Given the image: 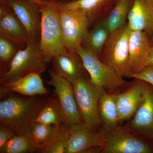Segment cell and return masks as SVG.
I'll use <instances>...</instances> for the list:
<instances>
[{
  "mask_svg": "<svg viewBox=\"0 0 153 153\" xmlns=\"http://www.w3.org/2000/svg\"><path fill=\"white\" fill-rule=\"evenodd\" d=\"M115 93L100 89L99 113L102 127L106 131L110 130L120 125Z\"/></svg>",
  "mask_w": 153,
  "mask_h": 153,
  "instance_id": "obj_19",
  "label": "cell"
},
{
  "mask_svg": "<svg viewBox=\"0 0 153 153\" xmlns=\"http://www.w3.org/2000/svg\"><path fill=\"white\" fill-rule=\"evenodd\" d=\"M104 143V129L94 131L84 123L70 126L65 153H100Z\"/></svg>",
  "mask_w": 153,
  "mask_h": 153,
  "instance_id": "obj_10",
  "label": "cell"
},
{
  "mask_svg": "<svg viewBox=\"0 0 153 153\" xmlns=\"http://www.w3.org/2000/svg\"><path fill=\"white\" fill-rule=\"evenodd\" d=\"M133 1L134 0H117L106 19L103 20L111 33L126 23Z\"/></svg>",
  "mask_w": 153,
  "mask_h": 153,
  "instance_id": "obj_24",
  "label": "cell"
},
{
  "mask_svg": "<svg viewBox=\"0 0 153 153\" xmlns=\"http://www.w3.org/2000/svg\"><path fill=\"white\" fill-rule=\"evenodd\" d=\"M70 126H63L56 137L53 141L42 149L38 150L37 152L41 153H65L67 142L69 136Z\"/></svg>",
  "mask_w": 153,
  "mask_h": 153,
  "instance_id": "obj_26",
  "label": "cell"
},
{
  "mask_svg": "<svg viewBox=\"0 0 153 153\" xmlns=\"http://www.w3.org/2000/svg\"><path fill=\"white\" fill-rule=\"evenodd\" d=\"M7 4L25 26L30 39L40 41L41 14L38 3L34 0H10Z\"/></svg>",
  "mask_w": 153,
  "mask_h": 153,
  "instance_id": "obj_12",
  "label": "cell"
},
{
  "mask_svg": "<svg viewBox=\"0 0 153 153\" xmlns=\"http://www.w3.org/2000/svg\"><path fill=\"white\" fill-rule=\"evenodd\" d=\"M131 78L141 79L153 86V66H146L139 73L132 74Z\"/></svg>",
  "mask_w": 153,
  "mask_h": 153,
  "instance_id": "obj_28",
  "label": "cell"
},
{
  "mask_svg": "<svg viewBox=\"0 0 153 153\" xmlns=\"http://www.w3.org/2000/svg\"><path fill=\"white\" fill-rule=\"evenodd\" d=\"M35 122L47 125L60 126L66 125L58 99L48 97L38 114Z\"/></svg>",
  "mask_w": 153,
  "mask_h": 153,
  "instance_id": "obj_21",
  "label": "cell"
},
{
  "mask_svg": "<svg viewBox=\"0 0 153 153\" xmlns=\"http://www.w3.org/2000/svg\"><path fill=\"white\" fill-rule=\"evenodd\" d=\"M15 134H16L11 129L0 124V150L3 149Z\"/></svg>",
  "mask_w": 153,
  "mask_h": 153,
  "instance_id": "obj_29",
  "label": "cell"
},
{
  "mask_svg": "<svg viewBox=\"0 0 153 153\" xmlns=\"http://www.w3.org/2000/svg\"><path fill=\"white\" fill-rule=\"evenodd\" d=\"M151 85L141 79H134L125 90L115 93L120 124L134 114Z\"/></svg>",
  "mask_w": 153,
  "mask_h": 153,
  "instance_id": "obj_11",
  "label": "cell"
},
{
  "mask_svg": "<svg viewBox=\"0 0 153 153\" xmlns=\"http://www.w3.org/2000/svg\"><path fill=\"white\" fill-rule=\"evenodd\" d=\"M10 92L29 97L44 95L48 93L40 74L35 73L28 74L13 82L1 84V95Z\"/></svg>",
  "mask_w": 153,
  "mask_h": 153,
  "instance_id": "obj_18",
  "label": "cell"
},
{
  "mask_svg": "<svg viewBox=\"0 0 153 153\" xmlns=\"http://www.w3.org/2000/svg\"><path fill=\"white\" fill-rule=\"evenodd\" d=\"M47 125L35 122L31 126L30 134L37 151L52 142L63 126Z\"/></svg>",
  "mask_w": 153,
  "mask_h": 153,
  "instance_id": "obj_22",
  "label": "cell"
},
{
  "mask_svg": "<svg viewBox=\"0 0 153 153\" xmlns=\"http://www.w3.org/2000/svg\"><path fill=\"white\" fill-rule=\"evenodd\" d=\"M59 7L65 48L76 52L85 42L89 33L88 19L81 10Z\"/></svg>",
  "mask_w": 153,
  "mask_h": 153,
  "instance_id": "obj_8",
  "label": "cell"
},
{
  "mask_svg": "<svg viewBox=\"0 0 153 153\" xmlns=\"http://www.w3.org/2000/svg\"><path fill=\"white\" fill-rule=\"evenodd\" d=\"M110 33L109 29L103 20L97 23L89 31L82 45L100 58Z\"/></svg>",
  "mask_w": 153,
  "mask_h": 153,
  "instance_id": "obj_23",
  "label": "cell"
},
{
  "mask_svg": "<svg viewBox=\"0 0 153 153\" xmlns=\"http://www.w3.org/2000/svg\"><path fill=\"white\" fill-rule=\"evenodd\" d=\"M47 63L41 55L39 41L30 40L25 49L18 51L7 69L1 71L0 83L13 82L30 73L41 75L47 69Z\"/></svg>",
  "mask_w": 153,
  "mask_h": 153,
  "instance_id": "obj_4",
  "label": "cell"
},
{
  "mask_svg": "<svg viewBox=\"0 0 153 153\" xmlns=\"http://www.w3.org/2000/svg\"><path fill=\"white\" fill-rule=\"evenodd\" d=\"M152 38H153V36H152Z\"/></svg>",
  "mask_w": 153,
  "mask_h": 153,
  "instance_id": "obj_33",
  "label": "cell"
},
{
  "mask_svg": "<svg viewBox=\"0 0 153 153\" xmlns=\"http://www.w3.org/2000/svg\"><path fill=\"white\" fill-rule=\"evenodd\" d=\"M50 79L47 84L54 87L53 91L57 97L65 120L68 126L83 123L80 116L73 85L52 69L48 71Z\"/></svg>",
  "mask_w": 153,
  "mask_h": 153,
  "instance_id": "obj_9",
  "label": "cell"
},
{
  "mask_svg": "<svg viewBox=\"0 0 153 153\" xmlns=\"http://www.w3.org/2000/svg\"><path fill=\"white\" fill-rule=\"evenodd\" d=\"M76 52L89 74L90 81L95 85L108 92L115 93L126 84L123 78L89 49L82 45Z\"/></svg>",
  "mask_w": 153,
  "mask_h": 153,
  "instance_id": "obj_5",
  "label": "cell"
},
{
  "mask_svg": "<svg viewBox=\"0 0 153 153\" xmlns=\"http://www.w3.org/2000/svg\"><path fill=\"white\" fill-rule=\"evenodd\" d=\"M101 153H153V140L140 136L124 126L104 130Z\"/></svg>",
  "mask_w": 153,
  "mask_h": 153,
  "instance_id": "obj_6",
  "label": "cell"
},
{
  "mask_svg": "<svg viewBox=\"0 0 153 153\" xmlns=\"http://www.w3.org/2000/svg\"><path fill=\"white\" fill-rule=\"evenodd\" d=\"M109 0H74L67 2L57 3L64 9H79L86 14L89 26L98 21L102 16L107 3Z\"/></svg>",
  "mask_w": 153,
  "mask_h": 153,
  "instance_id": "obj_20",
  "label": "cell"
},
{
  "mask_svg": "<svg viewBox=\"0 0 153 153\" xmlns=\"http://www.w3.org/2000/svg\"><path fill=\"white\" fill-rule=\"evenodd\" d=\"M77 107L83 123L94 131L103 128L99 113V99L101 88L90 78L80 77L73 85Z\"/></svg>",
  "mask_w": 153,
  "mask_h": 153,
  "instance_id": "obj_7",
  "label": "cell"
},
{
  "mask_svg": "<svg viewBox=\"0 0 153 153\" xmlns=\"http://www.w3.org/2000/svg\"><path fill=\"white\" fill-rule=\"evenodd\" d=\"M0 36L10 39L20 47L31 40L27 31L17 15L7 4L0 7Z\"/></svg>",
  "mask_w": 153,
  "mask_h": 153,
  "instance_id": "obj_14",
  "label": "cell"
},
{
  "mask_svg": "<svg viewBox=\"0 0 153 153\" xmlns=\"http://www.w3.org/2000/svg\"><path fill=\"white\" fill-rule=\"evenodd\" d=\"M125 125L138 135L153 140V86L151 85L135 113Z\"/></svg>",
  "mask_w": 153,
  "mask_h": 153,
  "instance_id": "obj_13",
  "label": "cell"
},
{
  "mask_svg": "<svg viewBox=\"0 0 153 153\" xmlns=\"http://www.w3.org/2000/svg\"><path fill=\"white\" fill-rule=\"evenodd\" d=\"M0 1H1V2L2 3V4H7V2L10 0H0Z\"/></svg>",
  "mask_w": 153,
  "mask_h": 153,
  "instance_id": "obj_32",
  "label": "cell"
},
{
  "mask_svg": "<svg viewBox=\"0 0 153 153\" xmlns=\"http://www.w3.org/2000/svg\"><path fill=\"white\" fill-rule=\"evenodd\" d=\"M131 31H144L153 35V0H134L127 18Z\"/></svg>",
  "mask_w": 153,
  "mask_h": 153,
  "instance_id": "obj_17",
  "label": "cell"
},
{
  "mask_svg": "<svg viewBox=\"0 0 153 153\" xmlns=\"http://www.w3.org/2000/svg\"><path fill=\"white\" fill-rule=\"evenodd\" d=\"M36 96L11 95L0 102V124L11 129L16 134H30L31 126L45 103Z\"/></svg>",
  "mask_w": 153,
  "mask_h": 153,
  "instance_id": "obj_1",
  "label": "cell"
},
{
  "mask_svg": "<svg viewBox=\"0 0 153 153\" xmlns=\"http://www.w3.org/2000/svg\"><path fill=\"white\" fill-rule=\"evenodd\" d=\"M19 47H20L19 45L10 39L0 36V61L1 68L3 67V65H4V67H5V66L8 65V67L11 61L20 49H18Z\"/></svg>",
  "mask_w": 153,
  "mask_h": 153,
  "instance_id": "obj_27",
  "label": "cell"
},
{
  "mask_svg": "<svg viewBox=\"0 0 153 153\" xmlns=\"http://www.w3.org/2000/svg\"><path fill=\"white\" fill-rule=\"evenodd\" d=\"M30 134H15L2 149L1 153H27L37 152Z\"/></svg>",
  "mask_w": 153,
  "mask_h": 153,
  "instance_id": "obj_25",
  "label": "cell"
},
{
  "mask_svg": "<svg viewBox=\"0 0 153 153\" xmlns=\"http://www.w3.org/2000/svg\"><path fill=\"white\" fill-rule=\"evenodd\" d=\"M131 31L126 23L111 33L100 57L123 78H131L132 74L129 47Z\"/></svg>",
  "mask_w": 153,
  "mask_h": 153,
  "instance_id": "obj_3",
  "label": "cell"
},
{
  "mask_svg": "<svg viewBox=\"0 0 153 153\" xmlns=\"http://www.w3.org/2000/svg\"><path fill=\"white\" fill-rule=\"evenodd\" d=\"M52 68L72 85L80 77L90 78L82 60L76 52L66 49L52 58Z\"/></svg>",
  "mask_w": 153,
  "mask_h": 153,
  "instance_id": "obj_15",
  "label": "cell"
},
{
  "mask_svg": "<svg viewBox=\"0 0 153 153\" xmlns=\"http://www.w3.org/2000/svg\"><path fill=\"white\" fill-rule=\"evenodd\" d=\"M148 66H153V44L151 47L150 53L148 60Z\"/></svg>",
  "mask_w": 153,
  "mask_h": 153,
  "instance_id": "obj_30",
  "label": "cell"
},
{
  "mask_svg": "<svg viewBox=\"0 0 153 153\" xmlns=\"http://www.w3.org/2000/svg\"><path fill=\"white\" fill-rule=\"evenodd\" d=\"M34 1L39 5L41 14L40 51L48 63L53 57L66 49L63 40L60 8L57 3Z\"/></svg>",
  "mask_w": 153,
  "mask_h": 153,
  "instance_id": "obj_2",
  "label": "cell"
},
{
  "mask_svg": "<svg viewBox=\"0 0 153 153\" xmlns=\"http://www.w3.org/2000/svg\"><path fill=\"white\" fill-rule=\"evenodd\" d=\"M43 1L50 2L56 3V0H39Z\"/></svg>",
  "mask_w": 153,
  "mask_h": 153,
  "instance_id": "obj_31",
  "label": "cell"
},
{
  "mask_svg": "<svg viewBox=\"0 0 153 153\" xmlns=\"http://www.w3.org/2000/svg\"><path fill=\"white\" fill-rule=\"evenodd\" d=\"M150 37L148 33L144 31H131L129 47L131 75L139 73L148 66L152 46Z\"/></svg>",
  "mask_w": 153,
  "mask_h": 153,
  "instance_id": "obj_16",
  "label": "cell"
}]
</instances>
